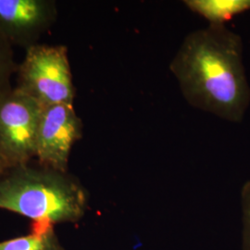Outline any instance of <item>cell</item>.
<instances>
[{"mask_svg":"<svg viewBox=\"0 0 250 250\" xmlns=\"http://www.w3.org/2000/svg\"><path fill=\"white\" fill-rule=\"evenodd\" d=\"M43 108L16 87L0 94V155L10 169L36 158V135Z\"/></svg>","mask_w":250,"mask_h":250,"instance_id":"obj_4","label":"cell"},{"mask_svg":"<svg viewBox=\"0 0 250 250\" xmlns=\"http://www.w3.org/2000/svg\"><path fill=\"white\" fill-rule=\"evenodd\" d=\"M170 70L192 107L230 123L242 122L250 106V87L239 35L224 24L190 33Z\"/></svg>","mask_w":250,"mask_h":250,"instance_id":"obj_1","label":"cell"},{"mask_svg":"<svg viewBox=\"0 0 250 250\" xmlns=\"http://www.w3.org/2000/svg\"><path fill=\"white\" fill-rule=\"evenodd\" d=\"M17 72L16 88L42 107L73 106L75 87L65 45L36 44L29 47Z\"/></svg>","mask_w":250,"mask_h":250,"instance_id":"obj_3","label":"cell"},{"mask_svg":"<svg viewBox=\"0 0 250 250\" xmlns=\"http://www.w3.org/2000/svg\"><path fill=\"white\" fill-rule=\"evenodd\" d=\"M184 3L211 25H224L234 15L250 10V0H187Z\"/></svg>","mask_w":250,"mask_h":250,"instance_id":"obj_7","label":"cell"},{"mask_svg":"<svg viewBox=\"0 0 250 250\" xmlns=\"http://www.w3.org/2000/svg\"><path fill=\"white\" fill-rule=\"evenodd\" d=\"M243 214V250H250V181L247 182L241 191Z\"/></svg>","mask_w":250,"mask_h":250,"instance_id":"obj_10","label":"cell"},{"mask_svg":"<svg viewBox=\"0 0 250 250\" xmlns=\"http://www.w3.org/2000/svg\"><path fill=\"white\" fill-rule=\"evenodd\" d=\"M11 46L0 34V94L11 89L10 78L18 70Z\"/></svg>","mask_w":250,"mask_h":250,"instance_id":"obj_9","label":"cell"},{"mask_svg":"<svg viewBox=\"0 0 250 250\" xmlns=\"http://www.w3.org/2000/svg\"><path fill=\"white\" fill-rule=\"evenodd\" d=\"M88 199L86 189L68 171L28 163L0 176V209L33 223H77L86 213Z\"/></svg>","mask_w":250,"mask_h":250,"instance_id":"obj_2","label":"cell"},{"mask_svg":"<svg viewBox=\"0 0 250 250\" xmlns=\"http://www.w3.org/2000/svg\"><path fill=\"white\" fill-rule=\"evenodd\" d=\"M9 169H10V167H9V164L6 162V161L0 155V176H2Z\"/></svg>","mask_w":250,"mask_h":250,"instance_id":"obj_11","label":"cell"},{"mask_svg":"<svg viewBox=\"0 0 250 250\" xmlns=\"http://www.w3.org/2000/svg\"><path fill=\"white\" fill-rule=\"evenodd\" d=\"M82 136L83 122L72 105L44 107L36 135V158L39 165L68 171L72 146Z\"/></svg>","mask_w":250,"mask_h":250,"instance_id":"obj_5","label":"cell"},{"mask_svg":"<svg viewBox=\"0 0 250 250\" xmlns=\"http://www.w3.org/2000/svg\"><path fill=\"white\" fill-rule=\"evenodd\" d=\"M0 250H65L53 224L34 223L26 235L0 242Z\"/></svg>","mask_w":250,"mask_h":250,"instance_id":"obj_8","label":"cell"},{"mask_svg":"<svg viewBox=\"0 0 250 250\" xmlns=\"http://www.w3.org/2000/svg\"><path fill=\"white\" fill-rule=\"evenodd\" d=\"M57 17L53 0H0V34L11 45L28 49L38 44Z\"/></svg>","mask_w":250,"mask_h":250,"instance_id":"obj_6","label":"cell"}]
</instances>
